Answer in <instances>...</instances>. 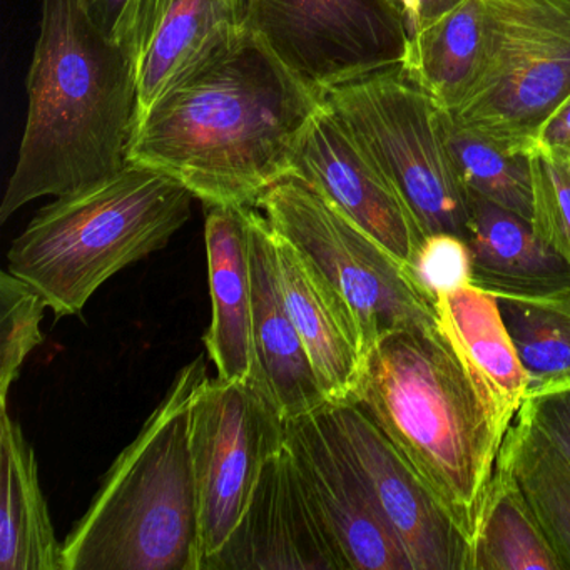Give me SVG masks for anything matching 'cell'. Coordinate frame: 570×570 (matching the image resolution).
Returning <instances> with one entry per match:
<instances>
[{"instance_id": "1", "label": "cell", "mask_w": 570, "mask_h": 570, "mask_svg": "<svg viewBox=\"0 0 570 570\" xmlns=\"http://www.w3.org/2000/svg\"><path fill=\"white\" fill-rule=\"evenodd\" d=\"M322 106V95L246 28L142 112L128 161L171 176L206 206L256 208L293 175Z\"/></svg>"}, {"instance_id": "2", "label": "cell", "mask_w": 570, "mask_h": 570, "mask_svg": "<svg viewBox=\"0 0 570 570\" xmlns=\"http://www.w3.org/2000/svg\"><path fill=\"white\" fill-rule=\"evenodd\" d=\"M28 76L29 109L0 222L45 196H66L128 165L141 116L135 62L79 0H41Z\"/></svg>"}, {"instance_id": "3", "label": "cell", "mask_w": 570, "mask_h": 570, "mask_svg": "<svg viewBox=\"0 0 570 570\" xmlns=\"http://www.w3.org/2000/svg\"><path fill=\"white\" fill-rule=\"evenodd\" d=\"M445 507L472 549L510 422L435 323L380 340L356 402Z\"/></svg>"}, {"instance_id": "4", "label": "cell", "mask_w": 570, "mask_h": 570, "mask_svg": "<svg viewBox=\"0 0 570 570\" xmlns=\"http://www.w3.org/2000/svg\"><path fill=\"white\" fill-rule=\"evenodd\" d=\"M206 379L203 355L178 373L66 539V570H199L189 409Z\"/></svg>"}, {"instance_id": "5", "label": "cell", "mask_w": 570, "mask_h": 570, "mask_svg": "<svg viewBox=\"0 0 570 570\" xmlns=\"http://www.w3.org/2000/svg\"><path fill=\"white\" fill-rule=\"evenodd\" d=\"M193 199L171 176L128 163L45 206L12 242L8 269L56 315H78L102 283L168 245L191 218Z\"/></svg>"}, {"instance_id": "6", "label": "cell", "mask_w": 570, "mask_h": 570, "mask_svg": "<svg viewBox=\"0 0 570 570\" xmlns=\"http://www.w3.org/2000/svg\"><path fill=\"white\" fill-rule=\"evenodd\" d=\"M322 98L399 189L423 236L465 238L472 199L446 148V111L402 58L326 89Z\"/></svg>"}, {"instance_id": "7", "label": "cell", "mask_w": 570, "mask_h": 570, "mask_svg": "<svg viewBox=\"0 0 570 570\" xmlns=\"http://www.w3.org/2000/svg\"><path fill=\"white\" fill-rule=\"evenodd\" d=\"M485 55L453 121L527 156L570 102V0H482Z\"/></svg>"}, {"instance_id": "8", "label": "cell", "mask_w": 570, "mask_h": 570, "mask_svg": "<svg viewBox=\"0 0 570 570\" xmlns=\"http://www.w3.org/2000/svg\"><path fill=\"white\" fill-rule=\"evenodd\" d=\"M256 208L348 309L365 356L392 333L435 323L410 269L302 179L276 183Z\"/></svg>"}, {"instance_id": "9", "label": "cell", "mask_w": 570, "mask_h": 570, "mask_svg": "<svg viewBox=\"0 0 570 570\" xmlns=\"http://www.w3.org/2000/svg\"><path fill=\"white\" fill-rule=\"evenodd\" d=\"M189 445L202 570L242 519L266 460L285 445V420L252 382L206 379L189 409Z\"/></svg>"}, {"instance_id": "10", "label": "cell", "mask_w": 570, "mask_h": 570, "mask_svg": "<svg viewBox=\"0 0 570 570\" xmlns=\"http://www.w3.org/2000/svg\"><path fill=\"white\" fill-rule=\"evenodd\" d=\"M246 28L318 95L396 61L405 46L385 0H248Z\"/></svg>"}, {"instance_id": "11", "label": "cell", "mask_w": 570, "mask_h": 570, "mask_svg": "<svg viewBox=\"0 0 570 570\" xmlns=\"http://www.w3.org/2000/svg\"><path fill=\"white\" fill-rule=\"evenodd\" d=\"M320 413L358 470L412 570H470V543L375 420L358 403H326Z\"/></svg>"}, {"instance_id": "12", "label": "cell", "mask_w": 570, "mask_h": 570, "mask_svg": "<svg viewBox=\"0 0 570 570\" xmlns=\"http://www.w3.org/2000/svg\"><path fill=\"white\" fill-rule=\"evenodd\" d=\"M285 446L303 495L342 570H412L405 550L320 409L286 420Z\"/></svg>"}, {"instance_id": "13", "label": "cell", "mask_w": 570, "mask_h": 570, "mask_svg": "<svg viewBox=\"0 0 570 570\" xmlns=\"http://www.w3.org/2000/svg\"><path fill=\"white\" fill-rule=\"evenodd\" d=\"M410 269L423 232L399 189L323 102L296 151L293 175Z\"/></svg>"}, {"instance_id": "14", "label": "cell", "mask_w": 570, "mask_h": 570, "mask_svg": "<svg viewBox=\"0 0 570 570\" xmlns=\"http://www.w3.org/2000/svg\"><path fill=\"white\" fill-rule=\"evenodd\" d=\"M202 570H342L285 445L266 460L242 519Z\"/></svg>"}, {"instance_id": "15", "label": "cell", "mask_w": 570, "mask_h": 570, "mask_svg": "<svg viewBox=\"0 0 570 570\" xmlns=\"http://www.w3.org/2000/svg\"><path fill=\"white\" fill-rule=\"evenodd\" d=\"M248 0H138L125 46L141 115L203 59L246 29ZM141 118V116H139Z\"/></svg>"}, {"instance_id": "16", "label": "cell", "mask_w": 570, "mask_h": 570, "mask_svg": "<svg viewBox=\"0 0 570 570\" xmlns=\"http://www.w3.org/2000/svg\"><path fill=\"white\" fill-rule=\"evenodd\" d=\"M249 218L255 350L249 382L286 422L316 412L326 400L279 289L272 226L262 209L252 208Z\"/></svg>"}, {"instance_id": "17", "label": "cell", "mask_w": 570, "mask_h": 570, "mask_svg": "<svg viewBox=\"0 0 570 570\" xmlns=\"http://www.w3.org/2000/svg\"><path fill=\"white\" fill-rule=\"evenodd\" d=\"M273 242L279 289L326 403H355L365 368V352L352 315L285 238L273 232Z\"/></svg>"}, {"instance_id": "18", "label": "cell", "mask_w": 570, "mask_h": 570, "mask_svg": "<svg viewBox=\"0 0 570 570\" xmlns=\"http://www.w3.org/2000/svg\"><path fill=\"white\" fill-rule=\"evenodd\" d=\"M255 206H206L212 325L206 352L228 382H249L253 350L252 218Z\"/></svg>"}, {"instance_id": "19", "label": "cell", "mask_w": 570, "mask_h": 570, "mask_svg": "<svg viewBox=\"0 0 570 570\" xmlns=\"http://www.w3.org/2000/svg\"><path fill=\"white\" fill-rule=\"evenodd\" d=\"M470 199L465 239L472 285L497 298H532L570 288V266L535 235L530 222L485 199Z\"/></svg>"}, {"instance_id": "20", "label": "cell", "mask_w": 570, "mask_h": 570, "mask_svg": "<svg viewBox=\"0 0 570 570\" xmlns=\"http://www.w3.org/2000/svg\"><path fill=\"white\" fill-rule=\"evenodd\" d=\"M435 322L453 348L492 393L510 423L529 396V375L507 328L499 298L479 286L440 293Z\"/></svg>"}, {"instance_id": "21", "label": "cell", "mask_w": 570, "mask_h": 570, "mask_svg": "<svg viewBox=\"0 0 570 570\" xmlns=\"http://www.w3.org/2000/svg\"><path fill=\"white\" fill-rule=\"evenodd\" d=\"M0 410V570H66L35 450L8 406Z\"/></svg>"}, {"instance_id": "22", "label": "cell", "mask_w": 570, "mask_h": 570, "mask_svg": "<svg viewBox=\"0 0 570 570\" xmlns=\"http://www.w3.org/2000/svg\"><path fill=\"white\" fill-rule=\"evenodd\" d=\"M485 41L482 0H459L423 21L415 41L403 46L402 62L436 105L450 112L479 75Z\"/></svg>"}, {"instance_id": "23", "label": "cell", "mask_w": 570, "mask_h": 570, "mask_svg": "<svg viewBox=\"0 0 570 570\" xmlns=\"http://www.w3.org/2000/svg\"><path fill=\"white\" fill-rule=\"evenodd\" d=\"M525 495L550 546L570 569V463L520 406L507 430L499 460Z\"/></svg>"}, {"instance_id": "24", "label": "cell", "mask_w": 570, "mask_h": 570, "mask_svg": "<svg viewBox=\"0 0 570 570\" xmlns=\"http://www.w3.org/2000/svg\"><path fill=\"white\" fill-rule=\"evenodd\" d=\"M566 570L512 473L497 462L470 570Z\"/></svg>"}, {"instance_id": "25", "label": "cell", "mask_w": 570, "mask_h": 570, "mask_svg": "<svg viewBox=\"0 0 570 570\" xmlns=\"http://www.w3.org/2000/svg\"><path fill=\"white\" fill-rule=\"evenodd\" d=\"M529 375V395L570 386V288L532 298H499Z\"/></svg>"}, {"instance_id": "26", "label": "cell", "mask_w": 570, "mask_h": 570, "mask_svg": "<svg viewBox=\"0 0 570 570\" xmlns=\"http://www.w3.org/2000/svg\"><path fill=\"white\" fill-rule=\"evenodd\" d=\"M443 131L456 175L470 198L485 199L530 222L532 185L527 156L512 155L492 139L453 121L449 112Z\"/></svg>"}, {"instance_id": "27", "label": "cell", "mask_w": 570, "mask_h": 570, "mask_svg": "<svg viewBox=\"0 0 570 570\" xmlns=\"http://www.w3.org/2000/svg\"><path fill=\"white\" fill-rule=\"evenodd\" d=\"M45 296L11 272L0 275V409L32 350L42 343Z\"/></svg>"}, {"instance_id": "28", "label": "cell", "mask_w": 570, "mask_h": 570, "mask_svg": "<svg viewBox=\"0 0 570 570\" xmlns=\"http://www.w3.org/2000/svg\"><path fill=\"white\" fill-rule=\"evenodd\" d=\"M535 235L570 266V155L537 145L527 155Z\"/></svg>"}, {"instance_id": "29", "label": "cell", "mask_w": 570, "mask_h": 570, "mask_svg": "<svg viewBox=\"0 0 570 570\" xmlns=\"http://www.w3.org/2000/svg\"><path fill=\"white\" fill-rule=\"evenodd\" d=\"M413 279L433 303L440 293L472 285V256L469 243L453 233L425 236L410 266Z\"/></svg>"}, {"instance_id": "30", "label": "cell", "mask_w": 570, "mask_h": 570, "mask_svg": "<svg viewBox=\"0 0 570 570\" xmlns=\"http://www.w3.org/2000/svg\"><path fill=\"white\" fill-rule=\"evenodd\" d=\"M537 429L570 463V386L533 393L523 402Z\"/></svg>"}, {"instance_id": "31", "label": "cell", "mask_w": 570, "mask_h": 570, "mask_svg": "<svg viewBox=\"0 0 570 570\" xmlns=\"http://www.w3.org/2000/svg\"><path fill=\"white\" fill-rule=\"evenodd\" d=\"M96 28L111 41L125 42L138 0H79Z\"/></svg>"}, {"instance_id": "32", "label": "cell", "mask_w": 570, "mask_h": 570, "mask_svg": "<svg viewBox=\"0 0 570 570\" xmlns=\"http://www.w3.org/2000/svg\"><path fill=\"white\" fill-rule=\"evenodd\" d=\"M537 145L570 155V102L543 126Z\"/></svg>"}, {"instance_id": "33", "label": "cell", "mask_w": 570, "mask_h": 570, "mask_svg": "<svg viewBox=\"0 0 570 570\" xmlns=\"http://www.w3.org/2000/svg\"><path fill=\"white\" fill-rule=\"evenodd\" d=\"M393 14L402 22L405 31V45L415 41L422 29V0H385Z\"/></svg>"}, {"instance_id": "34", "label": "cell", "mask_w": 570, "mask_h": 570, "mask_svg": "<svg viewBox=\"0 0 570 570\" xmlns=\"http://www.w3.org/2000/svg\"><path fill=\"white\" fill-rule=\"evenodd\" d=\"M456 2H459V0H422L423 21L433 18V16L442 14L443 11L452 8Z\"/></svg>"}]
</instances>
